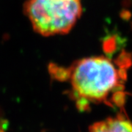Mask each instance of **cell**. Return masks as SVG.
<instances>
[{"mask_svg": "<svg viewBox=\"0 0 132 132\" xmlns=\"http://www.w3.org/2000/svg\"><path fill=\"white\" fill-rule=\"evenodd\" d=\"M129 54L123 52L117 60L104 56L90 57L74 62L70 70L73 90L71 98L81 96L92 101H105L112 91L123 90L126 69L131 62Z\"/></svg>", "mask_w": 132, "mask_h": 132, "instance_id": "cell-1", "label": "cell"}, {"mask_svg": "<svg viewBox=\"0 0 132 132\" xmlns=\"http://www.w3.org/2000/svg\"><path fill=\"white\" fill-rule=\"evenodd\" d=\"M81 12V0H28L24 5L34 30L43 36L68 33Z\"/></svg>", "mask_w": 132, "mask_h": 132, "instance_id": "cell-2", "label": "cell"}, {"mask_svg": "<svg viewBox=\"0 0 132 132\" xmlns=\"http://www.w3.org/2000/svg\"><path fill=\"white\" fill-rule=\"evenodd\" d=\"M90 132H132V124L123 115L108 118L104 121L94 123L90 127Z\"/></svg>", "mask_w": 132, "mask_h": 132, "instance_id": "cell-3", "label": "cell"}, {"mask_svg": "<svg viewBox=\"0 0 132 132\" xmlns=\"http://www.w3.org/2000/svg\"><path fill=\"white\" fill-rule=\"evenodd\" d=\"M48 71L52 79L60 81H66L69 80L70 78V70L68 68H65L56 65L54 64H51L48 67Z\"/></svg>", "mask_w": 132, "mask_h": 132, "instance_id": "cell-4", "label": "cell"}, {"mask_svg": "<svg viewBox=\"0 0 132 132\" xmlns=\"http://www.w3.org/2000/svg\"><path fill=\"white\" fill-rule=\"evenodd\" d=\"M76 106L79 112H86L90 109V101L86 98L79 96L76 99Z\"/></svg>", "mask_w": 132, "mask_h": 132, "instance_id": "cell-5", "label": "cell"}, {"mask_svg": "<svg viewBox=\"0 0 132 132\" xmlns=\"http://www.w3.org/2000/svg\"><path fill=\"white\" fill-rule=\"evenodd\" d=\"M125 100H126V93L123 92V90L116 91L112 94V101L119 107H122L124 105Z\"/></svg>", "mask_w": 132, "mask_h": 132, "instance_id": "cell-6", "label": "cell"}, {"mask_svg": "<svg viewBox=\"0 0 132 132\" xmlns=\"http://www.w3.org/2000/svg\"><path fill=\"white\" fill-rule=\"evenodd\" d=\"M9 121L7 120L1 119L0 120V129L6 132L9 128Z\"/></svg>", "mask_w": 132, "mask_h": 132, "instance_id": "cell-7", "label": "cell"}, {"mask_svg": "<svg viewBox=\"0 0 132 132\" xmlns=\"http://www.w3.org/2000/svg\"><path fill=\"white\" fill-rule=\"evenodd\" d=\"M0 132H5V131H2V130H1V129H0Z\"/></svg>", "mask_w": 132, "mask_h": 132, "instance_id": "cell-8", "label": "cell"}]
</instances>
